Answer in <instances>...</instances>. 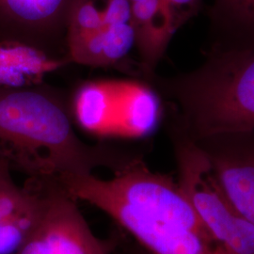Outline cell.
<instances>
[{
	"label": "cell",
	"instance_id": "5b68a950",
	"mask_svg": "<svg viewBox=\"0 0 254 254\" xmlns=\"http://www.w3.org/2000/svg\"><path fill=\"white\" fill-rule=\"evenodd\" d=\"M71 109L76 125L102 137H144L162 115L157 91L135 79L84 82L71 95Z\"/></svg>",
	"mask_w": 254,
	"mask_h": 254
},
{
	"label": "cell",
	"instance_id": "4fadbf2b",
	"mask_svg": "<svg viewBox=\"0 0 254 254\" xmlns=\"http://www.w3.org/2000/svg\"><path fill=\"white\" fill-rule=\"evenodd\" d=\"M210 13L219 39L212 50L254 49V0H214Z\"/></svg>",
	"mask_w": 254,
	"mask_h": 254
},
{
	"label": "cell",
	"instance_id": "277c9868",
	"mask_svg": "<svg viewBox=\"0 0 254 254\" xmlns=\"http://www.w3.org/2000/svg\"><path fill=\"white\" fill-rule=\"evenodd\" d=\"M168 132L177 183L210 236L226 254H254V224L228 199L204 151L173 118Z\"/></svg>",
	"mask_w": 254,
	"mask_h": 254
},
{
	"label": "cell",
	"instance_id": "30bf717a",
	"mask_svg": "<svg viewBox=\"0 0 254 254\" xmlns=\"http://www.w3.org/2000/svg\"><path fill=\"white\" fill-rule=\"evenodd\" d=\"M135 29V47L144 78L152 76L177 31L164 0H128Z\"/></svg>",
	"mask_w": 254,
	"mask_h": 254
},
{
	"label": "cell",
	"instance_id": "7a4b0ae2",
	"mask_svg": "<svg viewBox=\"0 0 254 254\" xmlns=\"http://www.w3.org/2000/svg\"><path fill=\"white\" fill-rule=\"evenodd\" d=\"M71 96L44 85L0 87V160L29 178L58 179L117 173L138 154L115 146L83 141L74 129Z\"/></svg>",
	"mask_w": 254,
	"mask_h": 254
},
{
	"label": "cell",
	"instance_id": "6da1fadb",
	"mask_svg": "<svg viewBox=\"0 0 254 254\" xmlns=\"http://www.w3.org/2000/svg\"><path fill=\"white\" fill-rule=\"evenodd\" d=\"M74 200L100 209L147 254H226L210 236L177 180L138 155L110 179L92 173L57 179Z\"/></svg>",
	"mask_w": 254,
	"mask_h": 254
},
{
	"label": "cell",
	"instance_id": "7c38bea8",
	"mask_svg": "<svg viewBox=\"0 0 254 254\" xmlns=\"http://www.w3.org/2000/svg\"><path fill=\"white\" fill-rule=\"evenodd\" d=\"M72 64L68 57H55L17 42H0V87L23 89L43 83L46 74Z\"/></svg>",
	"mask_w": 254,
	"mask_h": 254
},
{
	"label": "cell",
	"instance_id": "5bb4252c",
	"mask_svg": "<svg viewBox=\"0 0 254 254\" xmlns=\"http://www.w3.org/2000/svg\"><path fill=\"white\" fill-rule=\"evenodd\" d=\"M173 26L178 30L200 10L201 0H164Z\"/></svg>",
	"mask_w": 254,
	"mask_h": 254
},
{
	"label": "cell",
	"instance_id": "9c48e42d",
	"mask_svg": "<svg viewBox=\"0 0 254 254\" xmlns=\"http://www.w3.org/2000/svg\"><path fill=\"white\" fill-rule=\"evenodd\" d=\"M54 179L28 178L19 187L0 179V254H16L42 216Z\"/></svg>",
	"mask_w": 254,
	"mask_h": 254
},
{
	"label": "cell",
	"instance_id": "ba28073f",
	"mask_svg": "<svg viewBox=\"0 0 254 254\" xmlns=\"http://www.w3.org/2000/svg\"><path fill=\"white\" fill-rule=\"evenodd\" d=\"M194 140L207 155L228 199L254 224V132Z\"/></svg>",
	"mask_w": 254,
	"mask_h": 254
},
{
	"label": "cell",
	"instance_id": "3957f363",
	"mask_svg": "<svg viewBox=\"0 0 254 254\" xmlns=\"http://www.w3.org/2000/svg\"><path fill=\"white\" fill-rule=\"evenodd\" d=\"M146 81L172 99L171 117L193 139L254 132V49L211 50L193 72Z\"/></svg>",
	"mask_w": 254,
	"mask_h": 254
},
{
	"label": "cell",
	"instance_id": "52a82bcc",
	"mask_svg": "<svg viewBox=\"0 0 254 254\" xmlns=\"http://www.w3.org/2000/svg\"><path fill=\"white\" fill-rule=\"evenodd\" d=\"M76 0H0V42H17L67 57L66 32Z\"/></svg>",
	"mask_w": 254,
	"mask_h": 254
},
{
	"label": "cell",
	"instance_id": "2e32d148",
	"mask_svg": "<svg viewBox=\"0 0 254 254\" xmlns=\"http://www.w3.org/2000/svg\"><path fill=\"white\" fill-rule=\"evenodd\" d=\"M10 174V168L8 164L0 160V179L6 177Z\"/></svg>",
	"mask_w": 254,
	"mask_h": 254
},
{
	"label": "cell",
	"instance_id": "8fae6325",
	"mask_svg": "<svg viewBox=\"0 0 254 254\" xmlns=\"http://www.w3.org/2000/svg\"><path fill=\"white\" fill-rule=\"evenodd\" d=\"M104 27L100 36L79 64L91 67H116L124 64L135 46V29L128 0H101Z\"/></svg>",
	"mask_w": 254,
	"mask_h": 254
},
{
	"label": "cell",
	"instance_id": "8992f818",
	"mask_svg": "<svg viewBox=\"0 0 254 254\" xmlns=\"http://www.w3.org/2000/svg\"><path fill=\"white\" fill-rule=\"evenodd\" d=\"M75 201L54 179L36 227L16 254H113L118 251L124 235L97 237Z\"/></svg>",
	"mask_w": 254,
	"mask_h": 254
},
{
	"label": "cell",
	"instance_id": "9a60e30c",
	"mask_svg": "<svg viewBox=\"0 0 254 254\" xmlns=\"http://www.w3.org/2000/svg\"><path fill=\"white\" fill-rule=\"evenodd\" d=\"M124 249H125L124 251H126L127 254H147L138 246L132 247V246L126 245L124 247Z\"/></svg>",
	"mask_w": 254,
	"mask_h": 254
}]
</instances>
